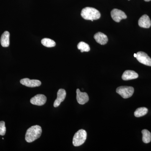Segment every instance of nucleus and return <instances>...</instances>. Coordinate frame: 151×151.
Segmentation results:
<instances>
[{"label":"nucleus","mask_w":151,"mask_h":151,"mask_svg":"<svg viewBox=\"0 0 151 151\" xmlns=\"http://www.w3.org/2000/svg\"><path fill=\"white\" fill-rule=\"evenodd\" d=\"M139 75L135 71L132 70H127L124 71L122 76V78L125 81L132 80L138 78Z\"/></svg>","instance_id":"nucleus-12"},{"label":"nucleus","mask_w":151,"mask_h":151,"mask_svg":"<svg viewBox=\"0 0 151 151\" xmlns=\"http://www.w3.org/2000/svg\"><path fill=\"white\" fill-rule=\"evenodd\" d=\"M81 16L84 19L91 20L98 19L101 17V14L98 10L92 7L84 8L81 11Z\"/></svg>","instance_id":"nucleus-2"},{"label":"nucleus","mask_w":151,"mask_h":151,"mask_svg":"<svg viewBox=\"0 0 151 151\" xmlns=\"http://www.w3.org/2000/svg\"><path fill=\"white\" fill-rule=\"evenodd\" d=\"M42 130L38 125L32 126L28 129L25 135V140L28 143L32 142L40 137Z\"/></svg>","instance_id":"nucleus-1"},{"label":"nucleus","mask_w":151,"mask_h":151,"mask_svg":"<svg viewBox=\"0 0 151 151\" xmlns=\"http://www.w3.org/2000/svg\"><path fill=\"white\" fill-rule=\"evenodd\" d=\"M116 92L124 99L129 98L134 94V88L132 86H121L116 89Z\"/></svg>","instance_id":"nucleus-4"},{"label":"nucleus","mask_w":151,"mask_h":151,"mask_svg":"<svg viewBox=\"0 0 151 151\" xmlns=\"http://www.w3.org/2000/svg\"><path fill=\"white\" fill-rule=\"evenodd\" d=\"M148 109L145 107L138 108L135 111L134 116L136 117H141L145 116L148 113Z\"/></svg>","instance_id":"nucleus-16"},{"label":"nucleus","mask_w":151,"mask_h":151,"mask_svg":"<svg viewBox=\"0 0 151 151\" xmlns=\"http://www.w3.org/2000/svg\"><path fill=\"white\" fill-rule=\"evenodd\" d=\"M129 1H130V0H129Z\"/></svg>","instance_id":"nucleus-22"},{"label":"nucleus","mask_w":151,"mask_h":151,"mask_svg":"<svg viewBox=\"0 0 151 151\" xmlns=\"http://www.w3.org/2000/svg\"><path fill=\"white\" fill-rule=\"evenodd\" d=\"M136 58L142 64L151 66V58L145 52H139L137 53Z\"/></svg>","instance_id":"nucleus-5"},{"label":"nucleus","mask_w":151,"mask_h":151,"mask_svg":"<svg viewBox=\"0 0 151 151\" xmlns=\"http://www.w3.org/2000/svg\"><path fill=\"white\" fill-rule=\"evenodd\" d=\"M21 84L29 87H35L40 86L41 82L38 80L33 79L31 80L28 78H24L20 80Z\"/></svg>","instance_id":"nucleus-8"},{"label":"nucleus","mask_w":151,"mask_h":151,"mask_svg":"<svg viewBox=\"0 0 151 151\" xmlns=\"http://www.w3.org/2000/svg\"><path fill=\"white\" fill-rule=\"evenodd\" d=\"M66 92L65 89H60L58 90L57 93V97L54 101L53 106L57 108L60 105V103L63 102L66 97Z\"/></svg>","instance_id":"nucleus-10"},{"label":"nucleus","mask_w":151,"mask_h":151,"mask_svg":"<svg viewBox=\"0 0 151 151\" xmlns=\"http://www.w3.org/2000/svg\"><path fill=\"white\" fill-rule=\"evenodd\" d=\"M142 140L144 143L147 144L151 141V133L148 130L144 129L142 131Z\"/></svg>","instance_id":"nucleus-15"},{"label":"nucleus","mask_w":151,"mask_h":151,"mask_svg":"<svg viewBox=\"0 0 151 151\" xmlns=\"http://www.w3.org/2000/svg\"><path fill=\"white\" fill-rule=\"evenodd\" d=\"M134 57L135 58H136V57H137V54H136V53L134 54Z\"/></svg>","instance_id":"nucleus-21"},{"label":"nucleus","mask_w":151,"mask_h":151,"mask_svg":"<svg viewBox=\"0 0 151 151\" xmlns=\"http://www.w3.org/2000/svg\"><path fill=\"white\" fill-rule=\"evenodd\" d=\"M46 101L47 98L45 95L38 94L31 99L30 103L33 105L42 106L46 103Z\"/></svg>","instance_id":"nucleus-7"},{"label":"nucleus","mask_w":151,"mask_h":151,"mask_svg":"<svg viewBox=\"0 0 151 151\" xmlns=\"http://www.w3.org/2000/svg\"><path fill=\"white\" fill-rule=\"evenodd\" d=\"M111 16L114 21L119 22L123 19L127 18V16L123 11L118 9H113L111 12Z\"/></svg>","instance_id":"nucleus-6"},{"label":"nucleus","mask_w":151,"mask_h":151,"mask_svg":"<svg viewBox=\"0 0 151 151\" xmlns=\"http://www.w3.org/2000/svg\"><path fill=\"white\" fill-rule=\"evenodd\" d=\"M87 137L86 131L83 129L78 130L76 133L73 137V144L75 147H78L83 145L85 142Z\"/></svg>","instance_id":"nucleus-3"},{"label":"nucleus","mask_w":151,"mask_h":151,"mask_svg":"<svg viewBox=\"0 0 151 151\" xmlns=\"http://www.w3.org/2000/svg\"><path fill=\"white\" fill-rule=\"evenodd\" d=\"M6 128L5 123L3 121L0 122V135L4 136L5 134Z\"/></svg>","instance_id":"nucleus-19"},{"label":"nucleus","mask_w":151,"mask_h":151,"mask_svg":"<svg viewBox=\"0 0 151 151\" xmlns=\"http://www.w3.org/2000/svg\"><path fill=\"white\" fill-rule=\"evenodd\" d=\"M139 25L144 28H149L151 27V21L148 16L145 14L141 17L138 22Z\"/></svg>","instance_id":"nucleus-11"},{"label":"nucleus","mask_w":151,"mask_h":151,"mask_svg":"<svg viewBox=\"0 0 151 151\" xmlns=\"http://www.w3.org/2000/svg\"><path fill=\"white\" fill-rule=\"evenodd\" d=\"M76 100L79 104L84 105L89 101L88 94L86 92H81L79 89H76Z\"/></svg>","instance_id":"nucleus-9"},{"label":"nucleus","mask_w":151,"mask_h":151,"mask_svg":"<svg viewBox=\"0 0 151 151\" xmlns=\"http://www.w3.org/2000/svg\"><path fill=\"white\" fill-rule=\"evenodd\" d=\"M77 48L81 50V52H89L90 50L89 45L84 42H81L78 43L77 45Z\"/></svg>","instance_id":"nucleus-18"},{"label":"nucleus","mask_w":151,"mask_h":151,"mask_svg":"<svg viewBox=\"0 0 151 151\" xmlns=\"http://www.w3.org/2000/svg\"><path fill=\"white\" fill-rule=\"evenodd\" d=\"M41 43L44 46L47 47H53L56 45L54 40L47 38L43 39L41 40Z\"/></svg>","instance_id":"nucleus-17"},{"label":"nucleus","mask_w":151,"mask_h":151,"mask_svg":"<svg viewBox=\"0 0 151 151\" xmlns=\"http://www.w3.org/2000/svg\"><path fill=\"white\" fill-rule=\"evenodd\" d=\"M94 37L97 43L101 45L106 44L108 42V37L102 32H98L95 34Z\"/></svg>","instance_id":"nucleus-13"},{"label":"nucleus","mask_w":151,"mask_h":151,"mask_svg":"<svg viewBox=\"0 0 151 151\" xmlns=\"http://www.w3.org/2000/svg\"><path fill=\"white\" fill-rule=\"evenodd\" d=\"M144 1H145L149 2L150 1H151V0H144Z\"/></svg>","instance_id":"nucleus-20"},{"label":"nucleus","mask_w":151,"mask_h":151,"mask_svg":"<svg viewBox=\"0 0 151 151\" xmlns=\"http://www.w3.org/2000/svg\"><path fill=\"white\" fill-rule=\"evenodd\" d=\"M10 33L8 31H5L2 35L1 38V43L3 47H8L10 44Z\"/></svg>","instance_id":"nucleus-14"}]
</instances>
